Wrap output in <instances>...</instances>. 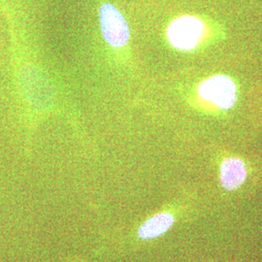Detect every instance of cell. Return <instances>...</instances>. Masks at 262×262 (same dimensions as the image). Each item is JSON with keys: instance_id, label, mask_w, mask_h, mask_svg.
<instances>
[{"instance_id": "obj_1", "label": "cell", "mask_w": 262, "mask_h": 262, "mask_svg": "<svg viewBox=\"0 0 262 262\" xmlns=\"http://www.w3.org/2000/svg\"><path fill=\"white\" fill-rule=\"evenodd\" d=\"M206 30V23L201 17L185 14L170 21L166 35L173 47L182 51H190L204 37Z\"/></svg>"}, {"instance_id": "obj_2", "label": "cell", "mask_w": 262, "mask_h": 262, "mask_svg": "<svg viewBox=\"0 0 262 262\" xmlns=\"http://www.w3.org/2000/svg\"><path fill=\"white\" fill-rule=\"evenodd\" d=\"M99 21L105 41L112 47L124 46L130 37L129 27L123 15L110 3H105L99 10Z\"/></svg>"}, {"instance_id": "obj_3", "label": "cell", "mask_w": 262, "mask_h": 262, "mask_svg": "<svg viewBox=\"0 0 262 262\" xmlns=\"http://www.w3.org/2000/svg\"><path fill=\"white\" fill-rule=\"evenodd\" d=\"M200 97L222 109H229L234 105L237 89L234 82L227 76L215 75L203 81L199 88Z\"/></svg>"}, {"instance_id": "obj_4", "label": "cell", "mask_w": 262, "mask_h": 262, "mask_svg": "<svg viewBox=\"0 0 262 262\" xmlns=\"http://www.w3.org/2000/svg\"><path fill=\"white\" fill-rule=\"evenodd\" d=\"M247 178V168L241 159H225L221 166V184L227 190L240 187Z\"/></svg>"}, {"instance_id": "obj_5", "label": "cell", "mask_w": 262, "mask_h": 262, "mask_svg": "<svg viewBox=\"0 0 262 262\" xmlns=\"http://www.w3.org/2000/svg\"><path fill=\"white\" fill-rule=\"evenodd\" d=\"M174 224V216L169 213H160L147 220L138 229L141 239H155L168 231Z\"/></svg>"}]
</instances>
